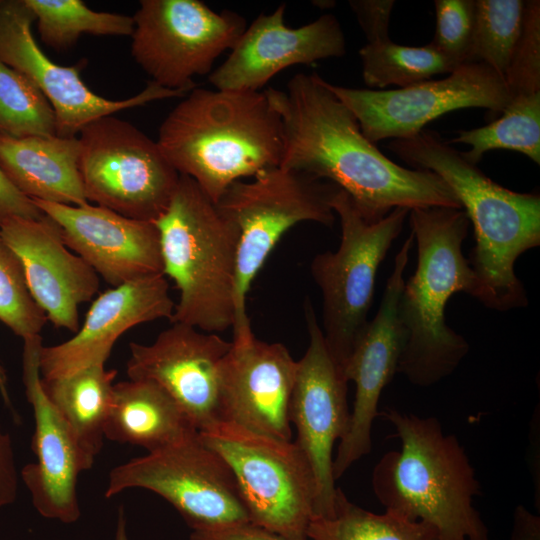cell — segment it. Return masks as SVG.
<instances>
[{"instance_id":"obj_25","label":"cell","mask_w":540,"mask_h":540,"mask_svg":"<svg viewBox=\"0 0 540 540\" xmlns=\"http://www.w3.org/2000/svg\"><path fill=\"white\" fill-rule=\"evenodd\" d=\"M198 431L177 403L148 380L120 381L105 425V438L158 451Z\"/></svg>"},{"instance_id":"obj_5","label":"cell","mask_w":540,"mask_h":540,"mask_svg":"<svg viewBox=\"0 0 540 540\" xmlns=\"http://www.w3.org/2000/svg\"><path fill=\"white\" fill-rule=\"evenodd\" d=\"M399 450L385 453L372 474L376 498L387 511L432 525L441 540H490L475 496L480 483L464 447L435 417L388 409Z\"/></svg>"},{"instance_id":"obj_36","label":"cell","mask_w":540,"mask_h":540,"mask_svg":"<svg viewBox=\"0 0 540 540\" xmlns=\"http://www.w3.org/2000/svg\"><path fill=\"white\" fill-rule=\"evenodd\" d=\"M348 3L367 38V43L390 40L388 28L395 1L350 0Z\"/></svg>"},{"instance_id":"obj_39","label":"cell","mask_w":540,"mask_h":540,"mask_svg":"<svg viewBox=\"0 0 540 540\" xmlns=\"http://www.w3.org/2000/svg\"><path fill=\"white\" fill-rule=\"evenodd\" d=\"M43 215L34 201L16 189L0 169V225L12 217L39 219Z\"/></svg>"},{"instance_id":"obj_27","label":"cell","mask_w":540,"mask_h":540,"mask_svg":"<svg viewBox=\"0 0 540 540\" xmlns=\"http://www.w3.org/2000/svg\"><path fill=\"white\" fill-rule=\"evenodd\" d=\"M310 540H441L424 521H412L385 510L376 514L348 500L337 488L331 518H314L307 529Z\"/></svg>"},{"instance_id":"obj_29","label":"cell","mask_w":540,"mask_h":540,"mask_svg":"<svg viewBox=\"0 0 540 540\" xmlns=\"http://www.w3.org/2000/svg\"><path fill=\"white\" fill-rule=\"evenodd\" d=\"M37 21L41 40L56 50L74 45L82 34L131 36L133 17L88 8L80 0H24Z\"/></svg>"},{"instance_id":"obj_19","label":"cell","mask_w":540,"mask_h":540,"mask_svg":"<svg viewBox=\"0 0 540 540\" xmlns=\"http://www.w3.org/2000/svg\"><path fill=\"white\" fill-rule=\"evenodd\" d=\"M23 341V382L35 420L33 450L36 462L25 465L20 477L30 492L34 508L42 517L65 524L75 523L81 516L78 478L92 468L95 460L84 452L42 388L41 336L27 337Z\"/></svg>"},{"instance_id":"obj_16","label":"cell","mask_w":540,"mask_h":540,"mask_svg":"<svg viewBox=\"0 0 540 540\" xmlns=\"http://www.w3.org/2000/svg\"><path fill=\"white\" fill-rule=\"evenodd\" d=\"M414 242L412 233L394 259L378 311L357 338L342 371L356 386L350 412L349 428L340 440L333 458V476L338 480L357 460L371 451V429L378 412V402L385 386L392 380L405 343L399 319V299L405 283L404 271Z\"/></svg>"},{"instance_id":"obj_8","label":"cell","mask_w":540,"mask_h":540,"mask_svg":"<svg viewBox=\"0 0 540 540\" xmlns=\"http://www.w3.org/2000/svg\"><path fill=\"white\" fill-rule=\"evenodd\" d=\"M332 207L340 221V244L336 251L317 254L310 273L322 294L324 339L342 370L369 321L378 268L410 210L397 207L380 221L368 222L342 189L335 194Z\"/></svg>"},{"instance_id":"obj_10","label":"cell","mask_w":540,"mask_h":540,"mask_svg":"<svg viewBox=\"0 0 540 540\" xmlns=\"http://www.w3.org/2000/svg\"><path fill=\"white\" fill-rule=\"evenodd\" d=\"M113 115L79 133L86 199L123 216L154 222L168 207L180 174L157 141Z\"/></svg>"},{"instance_id":"obj_14","label":"cell","mask_w":540,"mask_h":540,"mask_svg":"<svg viewBox=\"0 0 540 540\" xmlns=\"http://www.w3.org/2000/svg\"><path fill=\"white\" fill-rule=\"evenodd\" d=\"M304 315L309 343L297 361L290 421L297 430L296 442L305 453L315 478L314 518H331L337 492L333 447L347 433L350 421L348 381L328 350L309 298L304 302Z\"/></svg>"},{"instance_id":"obj_40","label":"cell","mask_w":540,"mask_h":540,"mask_svg":"<svg viewBox=\"0 0 540 540\" xmlns=\"http://www.w3.org/2000/svg\"><path fill=\"white\" fill-rule=\"evenodd\" d=\"M509 540H540V517L523 505L516 506Z\"/></svg>"},{"instance_id":"obj_41","label":"cell","mask_w":540,"mask_h":540,"mask_svg":"<svg viewBox=\"0 0 540 540\" xmlns=\"http://www.w3.org/2000/svg\"><path fill=\"white\" fill-rule=\"evenodd\" d=\"M112 540H131L127 532V520L123 506L118 509L114 536Z\"/></svg>"},{"instance_id":"obj_4","label":"cell","mask_w":540,"mask_h":540,"mask_svg":"<svg viewBox=\"0 0 540 540\" xmlns=\"http://www.w3.org/2000/svg\"><path fill=\"white\" fill-rule=\"evenodd\" d=\"M409 215L418 258L399 299L405 343L397 373L428 387L451 375L469 351L447 325L445 309L458 292L475 297L477 281L462 252L470 224L463 209L415 208Z\"/></svg>"},{"instance_id":"obj_7","label":"cell","mask_w":540,"mask_h":540,"mask_svg":"<svg viewBox=\"0 0 540 540\" xmlns=\"http://www.w3.org/2000/svg\"><path fill=\"white\" fill-rule=\"evenodd\" d=\"M253 180L231 183L216 205L238 230L234 334L251 329L246 299L252 281L278 241L292 226L312 221L332 227L334 183L281 166Z\"/></svg>"},{"instance_id":"obj_17","label":"cell","mask_w":540,"mask_h":540,"mask_svg":"<svg viewBox=\"0 0 540 540\" xmlns=\"http://www.w3.org/2000/svg\"><path fill=\"white\" fill-rule=\"evenodd\" d=\"M231 346L217 333L172 323L150 344L129 343L127 375L160 386L201 431L219 421L220 369Z\"/></svg>"},{"instance_id":"obj_13","label":"cell","mask_w":540,"mask_h":540,"mask_svg":"<svg viewBox=\"0 0 540 540\" xmlns=\"http://www.w3.org/2000/svg\"><path fill=\"white\" fill-rule=\"evenodd\" d=\"M326 84L372 143L417 135L430 121L454 110L484 108L502 114L512 98L504 78L481 62L464 63L441 80L393 90Z\"/></svg>"},{"instance_id":"obj_24","label":"cell","mask_w":540,"mask_h":540,"mask_svg":"<svg viewBox=\"0 0 540 540\" xmlns=\"http://www.w3.org/2000/svg\"><path fill=\"white\" fill-rule=\"evenodd\" d=\"M79 161L77 137L0 135V169L16 189L32 200L89 204Z\"/></svg>"},{"instance_id":"obj_18","label":"cell","mask_w":540,"mask_h":540,"mask_svg":"<svg viewBox=\"0 0 540 540\" xmlns=\"http://www.w3.org/2000/svg\"><path fill=\"white\" fill-rule=\"evenodd\" d=\"M231 342L220 369L219 421L291 441L297 361L283 344L262 341L252 329Z\"/></svg>"},{"instance_id":"obj_21","label":"cell","mask_w":540,"mask_h":540,"mask_svg":"<svg viewBox=\"0 0 540 540\" xmlns=\"http://www.w3.org/2000/svg\"><path fill=\"white\" fill-rule=\"evenodd\" d=\"M33 201L58 224L65 245L110 285L163 274L160 236L153 222L98 205Z\"/></svg>"},{"instance_id":"obj_42","label":"cell","mask_w":540,"mask_h":540,"mask_svg":"<svg viewBox=\"0 0 540 540\" xmlns=\"http://www.w3.org/2000/svg\"><path fill=\"white\" fill-rule=\"evenodd\" d=\"M333 1L329 2V1H318L317 5L319 7H323V8H329V7H333L332 5H329V3H332Z\"/></svg>"},{"instance_id":"obj_32","label":"cell","mask_w":540,"mask_h":540,"mask_svg":"<svg viewBox=\"0 0 540 540\" xmlns=\"http://www.w3.org/2000/svg\"><path fill=\"white\" fill-rule=\"evenodd\" d=\"M0 135H56L55 113L44 94L28 77L1 61Z\"/></svg>"},{"instance_id":"obj_2","label":"cell","mask_w":540,"mask_h":540,"mask_svg":"<svg viewBox=\"0 0 540 540\" xmlns=\"http://www.w3.org/2000/svg\"><path fill=\"white\" fill-rule=\"evenodd\" d=\"M388 148L404 162L437 174L455 193L473 224L475 246L469 264L475 274L474 298L485 307L508 311L528 304L514 265L540 245V197L497 184L430 130L393 139Z\"/></svg>"},{"instance_id":"obj_23","label":"cell","mask_w":540,"mask_h":540,"mask_svg":"<svg viewBox=\"0 0 540 540\" xmlns=\"http://www.w3.org/2000/svg\"><path fill=\"white\" fill-rule=\"evenodd\" d=\"M175 303L163 274L147 276L109 289L89 308L75 335L39 353L42 379L69 376L79 370L105 365L118 338L142 323L172 318Z\"/></svg>"},{"instance_id":"obj_37","label":"cell","mask_w":540,"mask_h":540,"mask_svg":"<svg viewBox=\"0 0 540 540\" xmlns=\"http://www.w3.org/2000/svg\"><path fill=\"white\" fill-rule=\"evenodd\" d=\"M19 477L13 440L0 424V509L16 500Z\"/></svg>"},{"instance_id":"obj_12","label":"cell","mask_w":540,"mask_h":540,"mask_svg":"<svg viewBox=\"0 0 540 540\" xmlns=\"http://www.w3.org/2000/svg\"><path fill=\"white\" fill-rule=\"evenodd\" d=\"M131 55L152 78L189 93L195 76L210 74L247 27L240 14L214 11L199 0H142L133 16Z\"/></svg>"},{"instance_id":"obj_35","label":"cell","mask_w":540,"mask_h":540,"mask_svg":"<svg viewBox=\"0 0 540 540\" xmlns=\"http://www.w3.org/2000/svg\"><path fill=\"white\" fill-rule=\"evenodd\" d=\"M436 31L431 44L458 65L470 62L475 0H435Z\"/></svg>"},{"instance_id":"obj_3","label":"cell","mask_w":540,"mask_h":540,"mask_svg":"<svg viewBox=\"0 0 540 540\" xmlns=\"http://www.w3.org/2000/svg\"><path fill=\"white\" fill-rule=\"evenodd\" d=\"M156 141L215 203L231 183L280 166L283 153L281 120L264 91L195 87L166 116Z\"/></svg>"},{"instance_id":"obj_34","label":"cell","mask_w":540,"mask_h":540,"mask_svg":"<svg viewBox=\"0 0 540 540\" xmlns=\"http://www.w3.org/2000/svg\"><path fill=\"white\" fill-rule=\"evenodd\" d=\"M511 97L540 92V1H524L521 34L504 76Z\"/></svg>"},{"instance_id":"obj_33","label":"cell","mask_w":540,"mask_h":540,"mask_svg":"<svg viewBox=\"0 0 540 540\" xmlns=\"http://www.w3.org/2000/svg\"><path fill=\"white\" fill-rule=\"evenodd\" d=\"M47 320L30 294L19 257L0 232V321L25 339L40 335Z\"/></svg>"},{"instance_id":"obj_30","label":"cell","mask_w":540,"mask_h":540,"mask_svg":"<svg viewBox=\"0 0 540 540\" xmlns=\"http://www.w3.org/2000/svg\"><path fill=\"white\" fill-rule=\"evenodd\" d=\"M363 80L369 87H408L430 80L436 74H450L458 66L431 43L422 47L399 45L391 40L367 43L359 50Z\"/></svg>"},{"instance_id":"obj_11","label":"cell","mask_w":540,"mask_h":540,"mask_svg":"<svg viewBox=\"0 0 540 540\" xmlns=\"http://www.w3.org/2000/svg\"><path fill=\"white\" fill-rule=\"evenodd\" d=\"M134 488L164 498L192 531L249 522L230 467L200 439L198 432L114 467L104 496L109 499Z\"/></svg>"},{"instance_id":"obj_22","label":"cell","mask_w":540,"mask_h":540,"mask_svg":"<svg viewBox=\"0 0 540 540\" xmlns=\"http://www.w3.org/2000/svg\"><path fill=\"white\" fill-rule=\"evenodd\" d=\"M19 257L31 296L57 328L79 329V306L92 299L99 275L68 250L60 227L45 214L39 219L12 217L0 225Z\"/></svg>"},{"instance_id":"obj_9","label":"cell","mask_w":540,"mask_h":540,"mask_svg":"<svg viewBox=\"0 0 540 540\" xmlns=\"http://www.w3.org/2000/svg\"><path fill=\"white\" fill-rule=\"evenodd\" d=\"M198 434L230 467L250 523L287 537L308 538L316 484L309 461L296 441L265 436L223 421Z\"/></svg>"},{"instance_id":"obj_28","label":"cell","mask_w":540,"mask_h":540,"mask_svg":"<svg viewBox=\"0 0 540 540\" xmlns=\"http://www.w3.org/2000/svg\"><path fill=\"white\" fill-rule=\"evenodd\" d=\"M447 143L469 145L462 155L474 165L495 149L517 151L540 164V92L512 97L499 118L483 127L458 131Z\"/></svg>"},{"instance_id":"obj_1","label":"cell","mask_w":540,"mask_h":540,"mask_svg":"<svg viewBox=\"0 0 540 540\" xmlns=\"http://www.w3.org/2000/svg\"><path fill=\"white\" fill-rule=\"evenodd\" d=\"M264 92L281 120L280 166L334 183L366 221H380L397 207L462 209L437 174L387 158L318 74L298 73L284 89Z\"/></svg>"},{"instance_id":"obj_26","label":"cell","mask_w":540,"mask_h":540,"mask_svg":"<svg viewBox=\"0 0 540 540\" xmlns=\"http://www.w3.org/2000/svg\"><path fill=\"white\" fill-rule=\"evenodd\" d=\"M116 376L117 370L95 365L61 378H41L47 398L93 460L103 447Z\"/></svg>"},{"instance_id":"obj_6","label":"cell","mask_w":540,"mask_h":540,"mask_svg":"<svg viewBox=\"0 0 540 540\" xmlns=\"http://www.w3.org/2000/svg\"><path fill=\"white\" fill-rule=\"evenodd\" d=\"M160 236L163 275L179 291L171 323L220 333L234 326L239 233L190 177L180 175Z\"/></svg>"},{"instance_id":"obj_20","label":"cell","mask_w":540,"mask_h":540,"mask_svg":"<svg viewBox=\"0 0 540 540\" xmlns=\"http://www.w3.org/2000/svg\"><path fill=\"white\" fill-rule=\"evenodd\" d=\"M285 10L286 4H281L246 27L226 60L209 74L215 89L260 91L290 66L345 55V36L334 15L323 14L294 28L285 24Z\"/></svg>"},{"instance_id":"obj_15","label":"cell","mask_w":540,"mask_h":540,"mask_svg":"<svg viewBox=\"0 0 540 540\" xmlns=\"http://www.w3.org/2000/svg\"><path fill=\"white\" fill-rule=\"evenodd\" d=\"M34 21L24 0L0 1V61L28 77L44 94L55 113L57 136L76 137L101 117L188 94L151 81L130 98H103L87 87L76 66H61L47 57L33 36Z\"/></svg>"},{"instance_id":"obj_31","label":"cell","mask_w":540,"mask_h":540,"mask_svg":"<svg viewBox=\"0 0 540 540\" xmlns=\"http://www.w3.org/2000/svg\"><path fill=\"white\" fill-rule=\"evenodd\" d=\"M523 0H475L470 62L504 78L523 24Z\"/></svg>"},{"instance_id":"obj_38","label":"cell","mask_w":540,"mask_h":540,"mask_svg":"<svg viewBox=\"0 0 540 540\" xmlns=\"http://www.w3.org/2000/svg\"><path fill=\"white\" fill-rule=\"evenodd\" d=\"M190 540H310L287 537L250 522L217 529L191 531Z\"/></svg>"}]
</instances>
